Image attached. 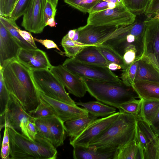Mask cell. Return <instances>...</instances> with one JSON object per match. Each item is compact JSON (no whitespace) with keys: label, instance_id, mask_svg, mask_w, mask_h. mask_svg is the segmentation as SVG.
Segmentation results:
<instances>
[{"label":"cell","instance_id":"484cf974","mask_svg":"<svg viewBox=\"0 0 159 159\" xmlns=\"http://www.w3.org/2000/svg\"><path fill=\"white\" fill-rule=\"evenodd\" d=\"M0 22L3 25L21 48H35L20 35L18 31V30L20 28L16 25L15 21L9 18L0 16Z\"/></svg>","mask_w":159,"mask_h":159},{"label":"cell","instance_id":"ab89813d","mask_svg":"<svg viewBox=\"0 0 159 159\" xmlns=\"http://www.w3.org/2000/svg\"><path fill=\"white\" fill-rule=\"evenodd\" d=\"M33 122L36 127L38 134L52 143V139L49 127L45 121L41 118H34Z\"/></svg>","mask_w":159,"mask_h":159},{"label":"cell","instance_id":"11a10c76","mask_svg":"<svg viewBox=\"0 0 159 159\" xmlns=\"http://www.w3.org/2000/svg\"><path fill=\"white\" fill-rule=\"evenodd\" d=\"M57 24L55 20V17H52L48 20L46 24V26L49 25L51 27H55Z\"/></svg>","mask_w":159,"mask_h":159},{"label":"cell","instance_id":"816d5d0a","mask_svg":"<svg viewBox=\"0 0 159 159\" xmlns=\"http://www.w3.org/2000/svg\"><path fill=\"white\" fill-rule=\"evenodd\" d=\"M4 128L5 129L2 145L10 144L9 135L8 131V126L6 123H5Z\"/></svg>","mask_w":159,"mask_h":159},{"label":"cell","instance_id":"9f6ffc18","mask_svg":"<svg viewBox=\"0 0 159 159\" xmlns=\"http://www.w3.org/2000/svg\"><path fill=\"white\" fill-rule=\"evenodd\" d=\"M76 30V29H75L70 30L68 31L67 34L70 39L72 40L73 39L75 35Z\"/></svg>","mask_w":159,"mask_h":159},{"label":"cell","instance_id":"ba28073f","mask_svg":"<svg viewBox=\"0 0 159 159\" xmlns=\"http://www.w3.org/2000/svg\"><path fill=\"white\" fill-rule=\"evenodd\" d=\"M145 30L144 20H136L129 30L116 37L110 39L105 43L113 47L116 50L118 48L123 49L130 44L135 45L139 57L143 52V38Z\"/></svg>","mask_w":159,"mask_h":159},{"label":"cell","instance_id":"6f0895ef","mask_svg":"<svg viewBox=\"0 0 159 159\" xmlns=\"http://www.w3.org/2000/svg\"><path fill=\"white\" fill-rule=\"evenodd\" d=\"M118 4L123 3V0H102Z\"/></svg>","mask_w":159,"mask_h":159},{"label":"cell","instance_id":"9a60e30c","mask_svg":"<svg viewBox=\"0 0 159 159\" xmlns=\"http://www.w3.org/2000/svg\"><path fill=\"white\" fill-rule=\"evenodd\" d=\"M17 60L31 70L50 69L52 66L46 53L38 48H21Z\"/></svg>","mask_w":159,"mask_h":159},{"label":"cell","instance_id":"681fc988","mask_svg":"<svg viewBox=\"0 0 159 159\" xmlns=\"http://www.w3.org/2000/svg\"><path fill=\"white\" fill-rule=\"evenodd\" d=\"M150 126L155 134L159 137V109Z\"/></svg>","mask_w":159,"mask_h":159},{"label":"cell","instance_id":"d6a6232c","mask_svg":"<svg viewBox=\"0 0 159 159\" xmlns=\"http://www.w3.org/2000/svg\"><path fill=\"white\" fill-rule=\"evenodd\" d=\"M10 98V93L4 83L2 72L0 70V116L4 115Z\"/></svg>","mask_w":159,"mask_h":159},{"label":"cell","instance_id":"60d3db41","mask_svg":"<svg viewBox=\"0 0 159 159\" xmlns=\"http://www.w3.org/2000/svg\"><path fill=\"white\" fill-rule=\"evenodd\" d=\"M120 4L100 0L90 10L89 13L98 12L108 9H113Z\"/></svg>","mask_w":159,"mask_h":159},{"label":"cell","instance_id":"4dcf8cb0","mask_svg":"<svg viewBox=\"0 0 159 159\" xmlns=\"http://www.w3.org/2000/svg\"><path fill=\"white\" fill-rule=\"evenodd\" d=\"M29 113L32 117L35 118H42L55 115L52 106L40 97L37 107Z\"/></svg>","mask_w":159,"mask_h":159},{"label":"cell","instance_id":"1f68e13d","mask_svg":"<svg viewBox=\"0 0 159 159\" xmlns=\"http://www.w3.org/2000/svg\"><path fill=\"white\" fill-rule=\"evenodd\" d=\"M150 0H123L125 7L134 14L144 13Z\"/></svg>","mask_w":159,"mask_h":159},{"label":"cell","instance_id":"7402d4cb","mask_svg":"<svg viewBox=\"0 0 159 159\" xmlns=\"http://www.w3.org/2000/svg\"><path fill=\"white\" fill-rule=\"evenodd\" d=\"M143 151L135 139L118 149L113 159H144Z\"/></svg>","mask_w":159,"mask_h":159},{"label":"cell","instance_id":"e0dca14e","mask_svg":"<svg viewBox=\"0 0 159 159\" xmlns=\"http://www.w3.org/2000/svg\"><path fill=\"white\" fill-rule=\"evenodd\" d=\"M21 48L2 23L0 22V66L16 59Z\"/></svg>","mask_w":159,"mask_h":159},{"label":"cell","instance_id":"bcb514c9","mask_svg":"<svg viewBox=\"0 0 159 159\" xmlns=\"http://www.w3.org/2000/svg\"><path fill=\"white\" fill-rule=\"evenodd\" d=\"M18 31L20 35L25 40L30 44L34 48H37L35 43L34 38L32 36L30 32L21 30L20 28L18 30Z\"/></svg>","mask_w":159,"mask_h":159},{"label":"cell","instance_id":"3957f363","mask_svg":"<svg viewBox=\"0 0 159 159\" xmlns=\"http://www.w3.org/2000/svg\"><path fill=\"white\" fill-rule=\"evenodd\" d=\"M10 159H54L57 157L56 148L37 134L34 140L28 138L13 128L8 127Z\"/></svg>","mask_w":159,"mask_h":159},{"label":"cell","instance_id":"7a4b0ae2","mask_svg":"<svg viewBox=\"0 0 159 159\" xmlns=\"http://www.w3.org/2000/svg\"><path fill=\"white\" fill-rule=\"evenodd\" d=\"M119 110L117 118L89 146L102 152H115L120 148L135 139L138 118Z\"/></svg>","mask_w":159,"mask_h":159},{"label":"cell","instance_id":"8992f818","mask_svg":"<svg viewBox=\"0 0 159 159\" xmlns=\"http://www.w3.org/2000/svg\"><path fill=\"white\" fill-rule=\"evenodd\" d=\"M62 65L80 78L116 83L122 82L107 67L83 63L73 58L66 59Z\"/></svg>","mask_w":159,"mask_h":159},{"label":"cell","instance_id":"7dc6e473","mask_svg":"<svg viewBox=\"0 0 159 159\" xmlns=\"http://www.w3.org/2000/svg\"><path fill=\"white\" fill-rule=\"evenodd\" d=\"M34 41L41 43L45 46L47 49L56 48L61 51L57 45L52 40L46 39H42L34 38Z\"/></svg>","mask_w":159,"mask_h":159},{"label":"cell","instance_id":"d590c367","mask_svg":"<svg viewBox=\"0 0 159 159\" xmlns=\"http://www.w3.org/2000/svg\"><path fill=\"white\" fill-rule=\"evenodd\" d=\"M142 105V100L136 99L121 104L118 109L139 118Z\"/></svg>","mask_w":159,"mask_h":159},{"label":"cell","instance_id":"94428289","mask_svg":"<svg viewBox=\"0 0 159 159\" xmlns=\"http://www.w3.org/2000/svg\"><path fill=\"white\" fill-rule=\"evenodd\" d=\"M154 19H159V12L155 14L152 17Z\"/></svg>","mask_w":159,"mask_h":159},{"label":"cell","instance_id":"603a6c76","mask_svg":"<svg viewBox=\"0 0 159 159\" xmlns=\"http://www.w3.org/2000/svg\"><path fill=\"white\" fill-rule=\"evenodd\" d=\"M98 117L89 115L88 116L68 120L65 122L66 134L73 139L80 134Z\"/></svg>","mask_w":159,"mask_h":159},{"label":"cell","instance_id":"2e32d148","mask_svg":"<svg viewBox=\"0 0 159 159\" xmlns=\"http://www.w3.org/2000/svg\"><path fill=\"white\" fill-rule=\"evenodd\" d=\"M24 119H29L33 122L34 118L24 109L18 100L10 93V99L4 116L5 123L8 127L21 133L20 125Z\"/></svg>","mask_w":159,"mask_h":159},{"label":"cell","instance_id":"e575fe53","mask_svg":"<svg viewBox=\"0 0 159 159\" xmlns=\"http://www.w3.org/2000/svg\"><path fill=\"white\" fill-rule=\"evenodd\" d=\"M138 125L148 140V147L153 145L157 143L159 137L155 134L149 124L139 118L138 120Z\"/></svg>","mask_w":159,"mask_h":159},{"label":"cell","instance_id":"f35d334b","mask_svg":"<svg viewBox=\"0 0 159 159\" xmlns=\"http://www.w3.org/2000/svg\"><path fill=\"white\" fill-rule=\"evenodd\" d=\"M122 56L125 64L124 68L131 64L138 57H139L138 56L137 48L133 44L129 45L125 48Z\"/></svg>","mask_w":159,"mask_h":159},{"label":"cell","instance_id":"db71d44e","mask_svg":"<svg viewBox=\"0 0 159 159\" xmlns=\"http://www.w3.org/2000/svg\"><path fill=\"white\" fill-rule=\"evenodd\" d=\"M7 0H0V15L3 16L4 8L7 2Z\"/></svg>","mask_w":159,"mask_h":159},{"label":"cell","instance_id":"f907efd6","mask_svg":"<svg viewBox=\"0 0 159 159\" xmlns=\"http://www.w3.org/2000/svg\"><path fill=\"white\" fill-rule=\"evenodd\" d=\"M10 144L1 146L0 156L2 159H10Z\"/></svg>","mask_w":159,"mask_h":159},{"label":"cell","instance_id":"f6af8a7d","mask_svg":"<svg viewBox=\"0 0 159 159\" xmlns=\"http://www.w3.org/2000/svg\"><path fill=\"white\" fill-rule=\"evenodd\" d=\"M135 140L139 145L143 148V152L148 147V140L142 131L137 125Z\"/></svg>","mask_w":159,"mask_h":159},{"label":"cell","instance_id":"d4e9b609","mask_svg":"<svg viewBox=\"0 0 159 159\" xmlns=\"http://www.w3.org/2000/svg\"><path fill=\"white\" fill-rule=\"evenodd\" d=\"M75 103L77 105L83 107L90 115L98 117L108 116L116 111L114 107L104 104L99 101L76 102Z\"/></svg>","mask_w":159,"mask_h":159},{"label":"cell","instance_id":"8fae6325","mask_svg":"<svg viewBox=\"0 0 159 159\" xmlns=\"http://www.w3.org/2000/svg\"><path fill=\"white\" fill-rule=\"evenodd\" d=\"M119 27L87 24L77 28L80 32L78 41L87 45L103 43L114 36Z\"/></svg>","mask_w":159,"mask_h":159},{"label":"cell","instance_id":"52a82bcc","mask_svg":"<svg viewBox=\"0 0 159 159\" xmlns=\"http://www.w3.org/2000/svg\"><path fill=\"white\" fill-rule=\"evenodd\" d=\"M89 14L87 24L95 25H128L135 22L136 17V15L128 10L123 3L113 9Z\"/></svg>","mask_w":159,"mask_h":159},{"label":"cell","instance_id":"9c48e42d","mask_svg":"<svg viewBox=\"0 0 159 159\" xmlns=\"http://www.w3.org/2000/svg\"><path fill=\"white\" fill-rule=\"evenodd\" d=\"M143 52L159 69V19L147 18L144 20Z\"/></svg>","mask_w":159,"mask_h":159},{"label":"cell","instance_id":"b9f144b4","mask_svg":"<svg viewBox=\"0 0 159 159\" xmlns=\"http://www.w3.org/2000/svg\"><path fill=\"white\" fill-rule=\"evenodd\" d=\"M144 159H159V139L155 145L144 151Z\"/></svg>","mask_w":159,"mask_h":159},{"label":"cell","instance_id":"5bb4252c","mask_svg":"<svg viewBox=\"0 0 159 159\" xmlns=\"http://www.w3.org/2000/svg\"><path fill=\"white\" fill-rule=\"evenodd\" d=\"M39 92L40 97L52 106L55 114L64 122L89 115V113L84 108L54 99Z\"/></svg>","mask_w":159,"mask_h":159},{"label":"cell","instance_id":"4fadbf2b","mask_svg":"<svg viewBox=\"0 0 159 159\" xmlns=\"http://www.w3.org/2000/svg\"><path fill=\"white\" fill-rule=\"evenodd\" d=\"M50 70L71 94L82 98L87 90L80 78L69 71L62 65L52 66Z\"/></svg>","mask_w":159,"mask_h":159},{"label":"cell","instance_id":"7c38bea8","mask_svg":"<svg viewBox=\"0 0 159 159\" xmlns=\"http://www.w3.org/2000/svg\"><path fill=\"white\" fill-rule=\"evenodd\" d=\"M46 0H30L23 15L21 26L29 32L41 33L46 27L43 10Z\"/></svg>","mask_w":159,"mask_h":159},{"label":"cell","instance_id":"f1b7e54d","mask_svg":"<svg viewBox=\"0 0 159 159\" xmlns=\"http://www.w3.org/2000/svg\"><path fill=\"white\" fill-rule=\"evenodd\" d=\"M61 44L66 56L69 58L75 57L84 47L87 46L70 39L67 34L62 38Z\"/></svg>","mask_w":159,"mask_h":159},{"label":"cell","instance_id":"8d00e7d4","mask_svg":"<svg viewBox=\"0 0 159 159\" xmlns=\"http://www.w3.org/2000/svg\"><path fill=\"white\" fill-rule=\"evenodd\" d=\"M20 127L22 134L31 140H35L38 132L33 122L29 119H24L20 123Z\"/></svg>","mask_w":159,"mask_h":159},{"label":"cell","instance_id":"f5cc1de1","mask_svg":"<svg viewBox=\"0 0 159 159\" xmlns=\"http://www.w3.org/2000/svg\"><path fill=\"white\" fill-rule=\"evenodd\" d=\"M107 67L111 70H115L122 69L120 65L113 62L109 63Z\"/></svg>","mask_w":159,"mask_h":159},{"label":"cell","instance_id":"cb8c5ba5","mask_svg":"<svg viewBox=\"0 0 159 159\" xmlns=\"http://www.w3.org/2000/svg\"><path fill=\"white\" fill-rule=\"evenodd\" d=\"M73 147V158L74 159H113L115 152H101L92 147L75 146Z\"/></svg>","mask_w":159,"mask_h":159},{"label":"cell","instance_id":"836d02e7","mask_svg":"<svg viewBox=\"0 0 159 159\" xmlns=\"http://www.w3.org/2000/svg\"><path fill=\"white\" fill-rule=\"evenodd\" d=\"M100 0H64L69 5L84 13H89Z\"/></svg>","mask_w":159,"mask_h":159},{"label":"cell","instance_id":"680465c9","mask_svg":"<svg viewBox=\"0 0 159 159\" xmlns=\"http://www.w3.org/2000/svg\"><path fill=\"white\" fill-rule=\"evenodd\" d=\"M79 31L78 29H76L75 35L73 39H72L73 40L75 41L78 42V41L79 37Z\"/></svg>","mask_w":159,"mask_h":159},{"label":"cell","instance_id":"f546056e","mask_svg":"<svg viewBox=\"0 0 159 159\" xmlns=\"http://www.w3.org/2000/svg\"><path fill=\"white\" fill-rule=\"evenodd\" d=\"M141 57H138L132 63L122 69L120 78L122 81L128 86H132L135 81L138 61Z\"/></svg>","mask_w":159,"mask_h":159},{"label":"cell","instance_id":"74e56055","mask_svg":"<svg viewBox=\"0 0 159 159\" xmlns=\"http://www.w3.org/2000/svg\"><path fill=\"white\" fill-rule=\"evenodd\" d=\"M30 0H16L9 18L16 21L23 15L28 7Z\"/></svg>","mask_w":159,"mask_h":159},{"label":"cell","instance_id":"6da1fadb","mask_svg":"<svg viewBox=\"0 0 159 159\" xmlns=\"http://www.w3.org/2000/svg\"><path fill=\"white\" fill-rule=\"evenodd\" d=\"M0 70L7 89L24 109L28 112L35 109L39 103L40 96L31 70L16 59L0 66Z\"/></svg>","mask_w":159,"mask_h":159},{"label":"cell","instance_id":"91938a15","mask_svg":"<svg viewBox=\"0 0 159 159\" xmlns=\"http://www.w3.org/2000/svg\"><path fill=\"white\" fill-rule=\"evenodd\" d=\"M50 1L53 5L56 7L57 5L58 0H48Z\"/></svg>","mask_w":159,"mask_h":159},{"label":"cell","instance_id":"277c9868","mask_svg":"<svg viewBox=\"0 0 159 159\" xmlns=\"http://www.w3.org/2000/svg\"><path fill=\"white\" fill-rule=\"evenodd\" d=\"M80 78L87 92L98 101L107 105L118 108L124 103L139 98L133 87L123 81L116 83Z\"/></svg>","mask_w":159,"mask_h":159},{"label":"cell","instance_id":"83f0119b","mask_svg":"<svg viewBox=\"0 0 159 159\" xmlns=\"http://www.w3.org/2000/svg\"><path fill=\"white\" fill-rule=\"evenodd\" d=\"M97 46L105 58L109 62H113L120 65L123 69L125 67L123 56L111 45L106 43L97 45Z\"/></svg>","mask_w":159,"mask_h":159},{"label":"cell","instance_id":"44dd1931","mask_svg":"<svg viewBox=\"0 0 159 159\" xmlns=\"http://www.w3.org/2000/svg\"><path fill=\"white\" fill-rule=\"evenodd\" d=\"M140 80L159 82V68L145 57L138 61L135 81Z\"/></svg>","mask_w":159,"mask_h":159},{"label":"cell","instance_id":"ffe728a7","mask_svg":"<svg viewBox=\"0 0 159 159\" xmlns=\"http://www.w3.org/2000/svg\"><path fill=\"white\" fill-rule=\"evenodd\" d=\"M132 87L140 99L159 101V82L138 80L134 81Z\"/></svg>","mask_w":159,"mask_h":159},{"label":"cell","instance_id":"5b68a950","mask_svg":"<svg viewBox=\"0 0 159 159\" xmlns=\"http://www.w3.org/2000/svg\"><path fill=\"white\" fill-rule=\"evenodd\" d=\"M31 72L39 92L54 99L76 105L66 92L65 87L50 69L34 70H31Z\"/></svg>","mask_w":159,"mask_h":159},{"label":"cell","instance_id":"ac0fdd59","mask_svg":"<svg viewBox=\"0 0 159 159\" xmlns=\"http://www.w3.org/2000/svg\"><path fill=\"white\" fill-rule=\"evenodd\" d=\"M41 118L49 127L53 145L56 148L63 145L66 133L65 122L56 115Z\"/></svg>","mask_w":159,"mask_h":159},{"label":"cell","instance_id":"c3c4849f","mask_svg":"<svg viewBox=\"0 0 159 159\" xmlns=\"http://www.w3.org/2000/svg\"><path fill=\"white\" fill-rule=\"evenodd\" d=\"M16 0H7L3 11V17H9L15 5Z\"/></svg>","mask_w":159,"mask_h":159},{"label":"cell","instance_id":"d6986e66","mask_svg":"<svg viewBox=\"0 0 159 159\" xmlns=\"http://www.w3.org/2000/svg\"><path fill=\"white\" fill-rule=\"evenodd\" d=\"M72 58L83 63L107 67L110 63L105 59L95 45L85 46Z\"/></svg>","mask_w":159,"mask_h":159},{"label":"cell","instance_id":"30bf717a","mask_svg":"<svg viewBox=\"0 0 159 159\" xmlns=\"http://www.w3.org/2000/svg\"><path fill=\"white\" fill-rule=\"evenodd\" d=\"M120 112L109 116L97 119L78 136L70 139V144L74 147L81 146L88 147L90 143L103 133L118 116Z\"/></svg>","mask_w":159,"mask_h":159},{"label":"cell","instance_id":"7bdbcfd3","mask_svg":"<svg viewBox=\"0 0 159 159\" xmlns=\"http://www.w3.org/2000/svg\"><path fill=\"white\" fill-rule=\"evenodd\" d=\"M56 11V7L48 0H46L43 10V19L46 26V23L49 19L55 17Z\"/></svg>","mask_w":159,"mask_h":159},{"label":"cell","instance_id":"4316f807","mask_svg":"<svg viewBox=\"0 0 159 159\" xmlns=\"http://www.w3.org/2000/svg\"><path fill=\"white\" fill-rule=\"evenodd\" d=\"M140 118L150 125L159 109V101L142 100Z\"/></svg>","mask_w":159,"mask_h":159},{"label":"cell","instance_id":"ee69618b","mask_svg":"<svg viewBox=\"0 0 159 159\" xmlns=\"http://www.w3.org/2000/svg\"><path fill=\"white\" fill-rule=\"evenodd\" d=\"M159 12V0H150L144 14L147 18H150Z\"/></svg>","mask_w":159,"mask_h":159}]
</instances>
